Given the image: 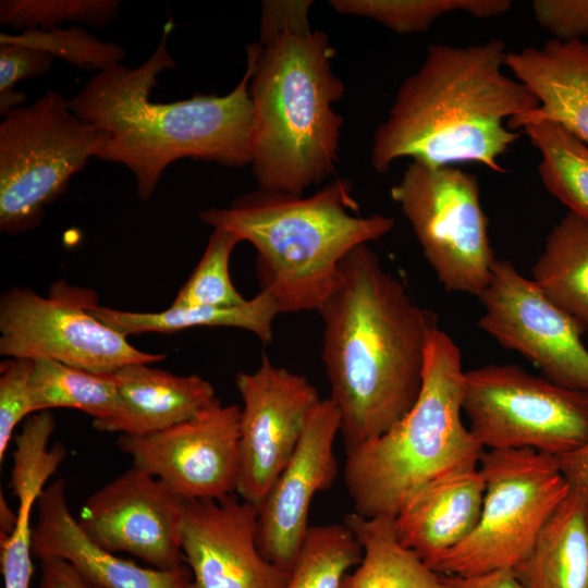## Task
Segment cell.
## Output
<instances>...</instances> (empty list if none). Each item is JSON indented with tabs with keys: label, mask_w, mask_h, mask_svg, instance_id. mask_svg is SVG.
Segmentation results:
<instances>
[{
	"label": "cell",
	"mask_w": 588,
	"mask_h": 588,
	"mask_svg": "<svg viewBox=\"0 0 588 588\" xmlns=\"http://www.w3.org/2000/svg\"><path fill=\"white\" fill-rule=\"evenodd\" d=\"M463 413L483 450L530 449L558 456L588 439V393L514 364L465 371Z\"/></svg>",
	"instance_id": "obj_9"
},
{
	"label": "cell",
	"mask_w": 588,
	"mask_h": 588,
	"mask_svg": "<svg viewBox=\"0 0 588 588\" xmlns=\"http://www.w3.org/2000/svg\"><path fill=\"white\" fill-rule=\"evenodd\" d=\"M33 363L9 358L0 364V462L16 426L35 414L30 393Z\"/></svg>",
	"instance_id": "obj_33"
},
{
	"label": "cell",
	"mask_w": 588,
	"mask_h": 588,
	"mask_svg": "<svg viewBox=\"0 0 588 588\" xmlns=\"http://www.w3.org/2000/svg\"><path fill=\"white\" fill-rule=\"evenodd\" d=\"M120 14L117 0H2L0 23L14 27L52 28L63 22L106 27Z\"/></svg>",
	"instance_id": "obj_32"
},
{
	"label": "cell",
	"mask_w": 588,
	"mask_h": 588,
	"mask_svg": "<svg viewBox=\"0 0 588 588\" xmlns=\"http://www.w3.org/2000/svg\"><path fill=\"white\" fill-rule=\"evenodd\" d=\"M32 551L39 561L61 559L101 588H187L186 564L174 569L140 566L95 543L72 515L65 483H49L36 504Z\"/></svg>",
	"instance_id": "obj_18"
},
{
	"label": "cell",
	"mask_w": 588,
	"mask_h": 588,
	"mask_svg": "<svg viewBox=\"0 0 588 588\" xmlns=\"http://www.w3.org/2000/svg\"><path fill=\"white\" fill-rule=\"evenodd\" d=\"M240 413L217 400L193 418L144 436L120 434L118 446L134 467L163 481L186 502L236 493L240 474Z\"/></svg>",
	"instance_id": "obj_14"
},
{
	"label": "cell",
	"mask_w": 588,
	"mask_h": 588,
	"mask_svg": "<svg viewBox=\"0 0 588 588\" xmlns=\"http://www.w3.org/2000/svg\"><path fill=\"white\" fill-rule=\"evenodd\" d=\"M478 465L450 470L430 480L394 517L400 541L431 568L462 543L479 520L485 481Z\"/></svg>",
	"instance_id": "obj_19"
},
{
	"label": "cell",
	"mask_w": 588,
	"mask_h": 588,
	"mask_svg": "<svg viewBox=\"0 0 588 588\" xmlns=\"http://www.w3.org/2000/svg\"><path fill=\"white\" fill-rule=\"evenodd\" d=\"M25 94L19 90H10L0 94V113L5 115L13 109L20 107L25 101Z\"/></svg>",
	"instance_id": "obj_40"
},
{
	"label": "cell",
	"mask_w": 588,
	"mask_h": 588,
	"mask_svg": "<svg viewBox=\"0 0 588 588\" xmlns=\"http://www.w3.org/2000/svg\"><path fill=\"white\" fill-rule=\"evenodd\" d=\"M532 281L588 332V221L567 212L550 231Z\"/></svg>",
	"instance_id": "obj_25"
},
{
	"label": "cell",
	"mask_w": 588,
	"mask_h": 588,
	"mask_svg": "<svg viewBox=\"0 0 588 588\" xmlns=\"http://www.w3.org/2000/svg\"><path fill=\"white\" fill-rule=\"evenodd\" d=\"M318 313L330 399L348 451L385 432L416 402L437 318L367 244L343 258L338 283Z\"/></svg>",
	"instance_id": "obj_1"
},
{
	"label": "cell",
	"mask_w": 588,
	"mask_h": 588,
	"mask_svg": "<svg viewBox=\"0 0 588 588\" xmlns=\"http://www.w3.org/2000/svg\"><path fill=\"white\" fill-rule=\"evenodd\" d=\"M35 48L54 59L93 71H105L121 63L125 50L118 44L103 41L79 25L52 28H26L19 34H0V45Z\"/></svg>",
	"instance_id": "obj_30"
},
{
	"label": "cell",
	"mask_w": 588,
	"mask_h": 588,
	"mask_svg": "<svg viewBox=\"0 0 588 588\" xmlns=\"http://www.w3.org/2000/svg\"><path fill=\"white\" fill-rule=\"evenodd\" d=\"M238 242L241 238L234 232L213 228L199 262L171 307H223L244 303L246 299L234 287L229 273L230 257Z\"/></svg>",
	"instance_id": "obj_31"
},
{
	"label": "cell",
	"mask_w": 588,
	"mask_h": 588,
	"mask_svg": "<svg viewBox=\"0 0 588 588\" xmlns=\"http://www.w3.org/2000/svg\"><path fill=\"white\" fill-rule=\"evenodd\" d=\"M358 211L351 181L336 179L310 196L258 188L199 217L255 247L261 290L286 314L318 311L338 283L343 258L392 231V217Z\"/></svg>",
	"instance_id": "obj_5"
},
{
	"label": "cell",
	"mask_w": 588,
	"mask_h": 588,
	"mask_svg": "<svg viewBox=\"0 0 588 588\" xmlns=\"http://www.w3.org/2000/svg\"><path fill=\"white\" fill-rule=\"evenodd\" d=\"M90 314L124 336L148 332L172 333L196 327H229L254 333L262 343L273 338L272 323L279 309L273 296L260 291L255 297L234 306L169 307L156 313L114 309L97 304Z\"/></svg>",
	"instance_id": "obj_24"
},
{
	"label": "cell",
	"mask_w": 588,
	"mask_h": 588,
	"mask_svg": "<svg viewBox=\"0 0 588 588\" xmlns=\"http://www.w3.org/2000/svg\"><path fill=\"white\" fill-rule=\"evenodd\" d=\"M531 8L553 39L568 42L588 36V0H536Z\"/></svg>",
	"instance_id": "obj_34"
},
{
	"label": "cell",
	"mask_w": 588,
	"mask_h": 588,
	"mask_svg": "<svg viewBox=\"0 0 588 588\" xmlns=\"http://www.w3.org/2000/svg\"><path fill=\"white\" fill-rule=\"evenodd\" d=\"M187 502L159 478L134 466L90 494L78 525L99 547L125 552L158 569L183 566Z\"/></svg>",
	"instance_id": "obj_15"
},
{
	"label": "cell",
	"mask_w": 588,
	"mask_h": 588,
	"mask_svg": "<svg viewBox=\"0 0 588 588\" xmlns=\"http://www.w3.org/2000/svg\"><path fill=\"white\" fill-rule=\"evenodd\" d=\"M16 512H12L3 494L0 495V536H9L16 524Z\"/></svg>",
	"instance_id": "obj_39"
},
{
	"label": "cell",
	"mask_w": 588,
	"mask_h": 588,
	"mask_svg": "<svg viewBox=\"0 0 588 588\" xmlns=\"http://www.w3.org/2000/svg\"><path fill=\"white\" fill-rule=\"evenodd\" d=\"M478 324L503 347L516 351L562 387L588 393V350L579 324L506 260L497 259Z\"/></svg>",
	"instance_id": "obj_12"
},
{
	"label": "cell",
	"mask_w": 588,
	"mask_h": 588,
	"mask_svg": "<svg viewBox=\"0 0 588 588\" xmlns=\"http://www.w3.org/2000/svg\"><path fill=\"white\" fill-rule=\"evenodd\" d=\"M30 393L34 412L75 408L93 417V425L111 418L118 407L114 372H95L51 359L33 360Z\"/></svg>",
	"instance_id": "obj_27"
},
{
	"label": "cell",
	"mask_w": 588,
	"mask_h": 588,
	"mask_svg": "<svg viewBox=\"0 0 588 588\" xmlns=\"http://www.w3.org/2000/svg\"><path fill=\"white\" fill-rule=\"evenodd\" d=\"M478 466L485 481L479 520L433 566L441 575L512 569L569 491L555 457L535 450H485Z\"/></svg>",
	"instance_id": "obj_8"
},
{
	"label": "cell",
	"mask_w": 588,
	"mask_h": 588,
	"mask_svg": "<svg viewBox=\"0 0 588 588\" xmlns=\"http://www.w3.org/2000/svg\"><path fill=\"white\" fill-rule=\"evenodd\" d=\"M343 524L359 542L363 555L341 588H445L442 575L400 541L393 517H364L352 512Z\"/></svg>",
	"instance_id": "obj_23"
},
{
	"label": "cell",
	"mask_w": 588,
	"mask_h": 588,
	"mask_svg": "<svg viewBox=\"0 0 588 588\" xmlns=\"http://www.w3.org/2000/svg\"><path fill=\"white\" fill-rule=\"evenodd\" d=\"M257 506L236 493L187 502L182 537L187 588H284L289 573L257 547Z\"/></svg>",
	"instance_id": "obj_17"
},
{
	"label": "cell",
	"mask_w": 588,
	"mask_h": 588,
	"mask_svg": "<svg viewBox=\"0 0 588 588\" xmlns=\"http://www.w3.org/2000/svg\"><path fill=\"white\" fill-rule=\"evenodd\" d=\"M445 588H524L512 569H497L470 576L442 575Z\"/></svg>",
	"instance_id": "obj_38"
},
{
	"label": "cell",
	"mask_w": 588,
	"mask_h": 588,
	"mask_svg": "<svg viewBox=\"0 0 588 588\" xmlns=\"http://www.w3.org/2000/svg\"><path fill=\"white\" fill-rule=\"evenodd\" d=\"M464 378L458 345L436 326L412 408L382 434L345 451L344 483L355 513L394 518L430 480L479 464L485 450L462 419Z\"/></svg>",
	"instance_id": "obj_6"
},
{
	"label": "cell",
	"mask_w": 588,
	"mask_h": 588,
	"mask_svg": "<svg viewBox=\"0 0 588 588\" xmlns=\"http://www.w3.org/2000/svg\"><path fill=\"white\" fill-rule=\"evenodd\" d=\"M118 407L106 421L94 424L99 431L144 437L196 416L217 400L212 384L198 375L179 376L132 364L113 371Z\"/></svg>",
	"instance_id": "obj_21"
},
{
	"label": "cell",
	"mask_w": 588,
	"mask_h": 588,
	"mask_svg": "<svg viewBox=\"0 0 588 588\" xmlns=\"http://www.w3.org/2000/svg\"><path fill=\"white\" fill-rule=\"evenodd\" d=\"M96 294L54 283L47 297L15 286L0 299V354L10 358L51 359L95 372L132 364H154L167 356L133 346L120 332L94 317Z\"/></svg>",
	"instance_id": "obj_11"
},
{
	"label": "cell",
	"mask_w": 588,
	"mask_h": 588,
	"mask_svg": "<svg viewBox=\"0 0 588 588\" xmlns=\"http://www.w3.org/2000/svg\"><path fill=\"white\" fill-rule=\"evenodd\" d=\"M54 58L42 50L19 45H0V94L14 89L21 79L45 75Z\"/></svg>",
	"instance_id": "obj_35"
},
{
	"label": "cell",
	"mask_w": 588,
	"mask_h": 588,
	"mask_svg": "<svg viewBox=\"0 0 588 588\" xmlns=\"http://www.w3.org/2000/svg\"><path fill=\"white\" fill-rule=\"evenodd\" d=\"M390 195L444 289L479 296L490 281L497 258L478 177L454 166L412 161Z\"/></svg>",
	"instance_id": "obj_10"
},
{
	"label": "cell",
	"mask_w": 588,
	"mask_h": 588,
	"mask_svg": "<svg viewBox=\"0 0 588 588\" xmlns=\"http://www.w3.org/2000/svg\"><path fill=\"white\" fill-rule=\"evenodd\" d=\"M362 555L359 542L343 523L309 527L284 588H341Z\"/></svg>",
	"instance_id": "obj_29"
},
{
	"label": "cell",
	"mask_w": 588,
	"mask_h": 588,
	"mask_svg": "<svg viewBox=\"0 0 588 588\" xmlns=\"http://www.w3.org/2000/svg\"><path fill=\"white\" fill-rule=\"evenodd\" d=\"M39 588H101L61 559L40 561Z\"/></svg>",
	"instance_id": "obj_36"
},
{
	"label": "cell",
	"mask_w": 588,
	"mask_h": 588,
	"mask_svg": "<svg viewBox=\"0 0 588 588\" xmlns=\"http://www.w3.org/2000/svg\"><path fill=\"white\" fill-rule=\"evenodd\" d=\"M340 14L371 19L397 34L427 30L444 14L464 11L476 17H491L512 7L509 0H330Z\"/></svg>",
	"instance_id": "obj_28"
},
{
	"label": "cell",
	"mask_w": 588,
	"mask_h": 588,
	"mask_svg": "<svg viewBox=\"0 0 588 588\" xmlns=\"http://www.w3.org/2000/svg\"><path fill=\"white\" fill-rule=\"evenodd\" d=\"M506 53L498 38L430 45L375 132L373 169L385 173L408 157L431 167L475 162L505 172L499 160L520 135L509 120L539 106L525 84L503 72Z\"/></svg>",
	"instance_id": "obj_2"
},
{
	"label": "cell",
	"mask_w": 588,
	"mask_h": 588,
	"mask_svg": "<svg viewBox=\"0 0 588 588\" xmlns=\"http://www.w3.org/2000/svg\"><path fill=\"white\" fill-rule=\"evenodd\" d=\"M108 134L78 118L49 90L0 123V230L15 235L37 228L45 208L68 188Z\"/></svg>",
	"instance_id": "obj_7"
},
{
	"label": "cell",
	"mask_w": 588,
	"mask_h": 588,
	"mask_svg": "<svg viewBox=\"0 0 588 588\" xmlns=\"http://www.w3.org/2000/svg\"><path fill=\"white\" fill-rule=\"evenodd\" d=\"M505 66L539 101L538 108L512 118L511 130L554 121L588 144V44L551 39L542 47L507 51Z\"/></svg>",
	"instance_id": "obj_20"
},
{
	"label": "cell",
	"mask_w": 588,
	"mask_h": 588,
	"mask_svg": "<svg viewBox=\"0 0 588 588\" xmlns=\"http://www.w3.org/2000/svg\"><path fill=\"white\" fill-rule=\"evenodd\" d=\"M341 414L330 397L321 399L290 462L257 506L256 542L261 555L290 572L309 529L314 497L338 475L334 441Z\"/></svg>",
	"instance_id": "obj_16"
},
{
	"label": "cell",
	"mask_w": 588,
	"mask_h": 588,
	"mask_svg": "<svg viewBox=\"0 0 588 588\" xmlns=\"http://www.w3.org/2000/svg\"><path fill=\"white\" fill-rule=\"evenodd\" d=\"M554 457L569 491L588 501V439L577 449Z\"/></svg>",
	"instance_id": "obj_37"
},
{
	"label": "cell",
	"mask_w": 588,
	"mask_h": 588,
	"mask_svg": "<svg viewBox=\"0 0 588 588\" xmlns=\"http://www.w3.org/2000/svg\"><path fill=\"white\" fill-rule=\"evenodd\" d=\"M512 572L524 588H588V501L568 491Z\"/></svg>",
	"instance_id": "obj_22"
},
{
	"label": "cell",
	"mask_w": 588,
	"mask_h": 588,
	"mask_svg": "<svg viewBox=\"0 0 588 588\" xmlns=\"http://www.w3.org/2000/svg\"><path fill=\"white\" fill-rule=\"evenodd\" d=\"M252 130L248 150L259 188L303 195L334 170L343 117L333 105L344 93L332 70L335 50L311 30L308 11L283 9L260 21L246 48Z\"/></svg>",
	"instance_id": "obj_4"
},
{
	"label": "cell",
	"mask_w": 588,
	"mask_h": 588,
	"mask_svg": "<svg viewBox=\"0 0 588 588\" xmlns=\"http://www.w3.org/2000/svg\"><path fill=\"white\" fill-rule=\"evenodd\" d=\"M173 28L170 16L157 47L140 65L132 69L119 63L98 72L68 100L78 118L108 134L97 158L130 170L144 201L154 195L164 170L180 159L233 168L250 164L249 60L242 79L224 96L151 100L159 74L176 68L168 50Z\"/></svg>",
	"instance_id": "obj_3"
},
{
	"label": "cell",
	"mask_w": 588,
	"mask_h": 588,
	"mask_svg": "<svg viewBox=\"0 0 588 588\" xmlns=\"http://www.w3.org/2000/svg\"><path fill=\"white\" fill-rule=\"evenodd\" d=\"M523 130L540 152L538 172L546 189L588 221V144L554 121L531 122Z\"/></svg>",
	"instance_id": "obj_26"
},
{
	"label": "cell",
	"mask_w": 588,
	"mask_h": 588,
	"mask_svg": "<svg viewBox=\"0 0 588 588\" xmlns=\"http://www.w3.org/2000/svg\"><path fill=\"white\" fill-rule=\"evenodd\" d=\"M240 474L236 494L258 506L293 456L321 399L306 377L264 355L253 372H237Z\"/></svg>",
	"instance_id": "obj_13"
}]
</instances>
